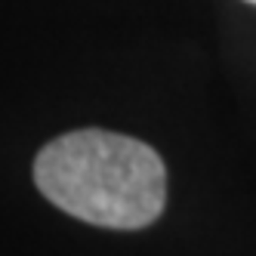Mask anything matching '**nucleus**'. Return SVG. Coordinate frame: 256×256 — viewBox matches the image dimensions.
Listing matches in <instances>:
<instances>
[{
	"label": "nucleus",
	"instance_id": "f257e3e1",
	"mask_svg": "<svg viewBox=\"0 0 256 256\" xmlns=\"http://www.w3.org/2000/svg\"><path fill=\"white\" fill-rule=\"evenodd\" d=\"M34 182L59 210L102 228H145L164 213L167 170L139 139L78 130L46 142Z\"/></svg>",
	"mask_w": 256,
	"mask_h": 256
},
{
	"label": "nucleus",
	"instance_id": "f03ea898",
	"mask_svg": "<svg viewBox=\"0 0 256 256\" xmlns=\"http://www.w3.org/2000/svg\"><path fill=\"white\" fill-rule=\"evenodd\" d=\"M247 4H256V0H247Z\"/></svg>",
	"mask_w": 256,
	"mask_h": 256
}]
</instances>
